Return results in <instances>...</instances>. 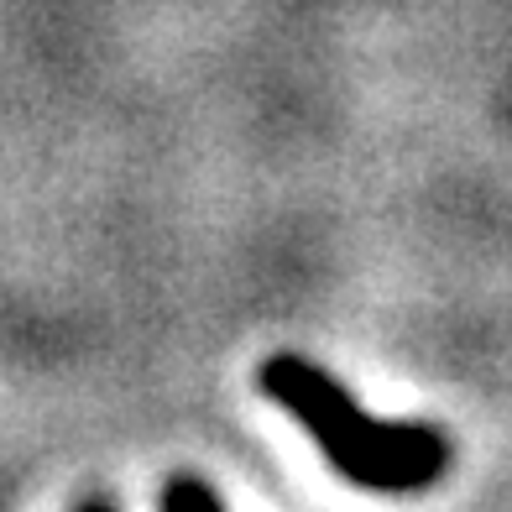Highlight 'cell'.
<instances>
[{
	"mask_svg": "<svg viewBox=\"0 0 512 512\" xmlns=\"http://www.w3.org/2000/svg\"><path fill=\"white\" fill-rule=\"evenodd\" d=\"M256 387H262L283 413H293L319 445V455L351 486H366V492H398V497L429 492L455 460V445H450L445 429L371 418L351 392H345L324 366H314L309 356H293V351L267 356L262 371H256Z\"/></svg>",
	"mask_w": 512,
	"mask_h": 512,
	"instance_id": "cell-1",
	"label": "cell"
},
{
	"mask_svg": "<svg viewBox=\"0 0 512 512\" xmlns=\"http://www.w3.org/2000/svg\"><path fill=\"white\" fill-rule=\"evenodd\" d=\"M74 512H115V502H105V497H89V502H79Z\"/></svg>",
	"mask_w": 512,
	"mask_h": 512,
	"instance_id": "cell-2",
	"label": "cell"
}]
</instances>
